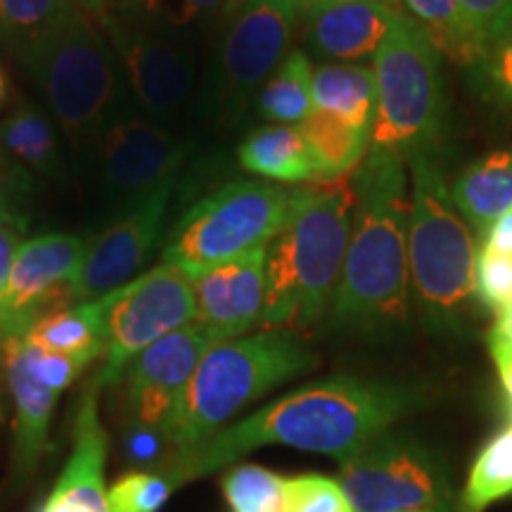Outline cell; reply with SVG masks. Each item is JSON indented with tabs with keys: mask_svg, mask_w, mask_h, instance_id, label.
I'll return each mask as SVG.
<instances>
[{
	"mask_svg": "<svg viewBox=\"0 0 512 512\" xmlns=\"http://www.w3.org/2000/svg\"><path fill=\"white\" fill-rule=\"evenodd\" d=\"M425 392L418 384L366 380L337 375L280 396L233 425L216 432L207 444L176 463H157L155 470L181 486L233 465L261 446H290L306 453L342 458L418 411Z\"/></svg>",
	"mask_w": 512,
	"mask_h": 512,
	"instance_id": "cell-1",
	"label": "cell"
},
{
	"mask_svg": "<svg viewBox=\"0 0 512 512\" xmlns=\"http://www.w3.org/2000/svg\"><path fill=\"white\" fill-rule=\"evenodd\" d=\"M408 164L370 147L356 169V204L328 320L337 330L384 332L408 316Z\"/></svg>",
	"mask_w": 512,
	"mask_h": 512,
	"instance_id": "cell-2",
	"label": "cell"
},
{
	"mask_svg": "<svg viewBox=\"0 0 512 512\" xmlns=\"http://www.w3.org/2000/svg\"><path fill=\"white\" fill-rule=\"evenodd\" d=\"M17 60L76 152L98 155L107 131L131 114L117 55L76 3L19 50Z\"/></svg>",
	"mask_w": 512,
	"mask_h": 512,
	"instance_id": "cell-3",
	"label": "cell"
},
{
	"mask_svg": "<svg viewBox=\"0 0 512 512\" xmlns=\"http://www.w3.org/2000/svg\"><path fill=\"white\" fill-rule=\"evenodd\" d=\"M351 207L342 185L294 190L283 228L266 247L261 328L299 332L328 318L349 247Z\"/></svg>",
	"mask_w": 512,
	"mask_h": 512,
	"instance_id": "cell-4",
	"label": "cell"
},
{
	"mask_svg": "<svg viewBox=\"0 0 512 512\" xmlns=\"http://www.w3.org/2000/svg\"><path fill=\"white\" fill-rule=\"evenodd\" d=\"M316 366V354L292 330H261L219 342L204 354L185 389L159 463L188 458L249 403Z\"/></svg>",
	"mask_w": 512,
	"mask_h": 512,
	"instance_id": "cell-5",
	"label": "cell"
},
{
	"mask_svg": "<svg viewBox=\"0 0 512 512\" xmlns=\"http://www.w3.org/2000/svg\"><path fill=\"white\" fill-rule=\"evenodd\" d=\"M408 278L432 332L463 330L475 297L477 245L451 197L441 152L408 159Z\"/></svg>",
	"mask_w": 512,
	"mask_h": 512,
	"instance_id": "cell-6",
	"label": "cell"
},
{
	"mask_svg": "<svg viewBox=\"0 0 512 512\" xmlns=\"http://www.w3.org/2000/svg\"><path fill=\"white\" fill-rule=\"evenodd\" d=\"M375 114L370 147L403 162L441 152L448 133V95L441 55L413 19L399 12L373 57Z\"/></svg>",
	"mask_w": 512,
	"mask_h": 512,
	"instance_id": "cell-7",
	"label": "cell"
},
{
	"mask_svg": "<svg viewBox=\"0 0 512 512\" xmlns=\"http://www.w3.org/2000/svg\"><path fill=\"white\" fill-rule=\"evenodd\" d=\"M294 190L266 181H233L192 207L166 242L162 264L195 283L211 268L266 247L283 228Z\"/></svg>",
	"mask_w": 512,
	"mask_h": 512,
	"instance_id": "cell-8",
	"label": "cell"
},
{
	"mask_svg": "<svg viewBox=\"0 0 512 512\" xmlns=\"http://www.w3.org/2000/svg\"><path fill=\"white\" fill-rule=\"evenodd\" d=\"M337 482L356 512H458V496L441 458L422 441L394 430L339 460Z\"/></svg>",
	"mask_w": 512,
	"mask_h": 512,
	"instance_id": "cell-9",
	"label": "cell"
},
{
	"mask_svg": "<svg viewBox=\"0 0 512 512\" xmlns=\"http://www.w3.org/2000/svg\"><path fill=\"white\" fill-rule=\"evenodd\" d=\"M197 320L195 283L178 268L159 264L107 294L105 351L93 377L105 389L121 380L128 363L157 339Z\"/></svg>",
	"mask_w": 512,
	"mask_h": 512,
	"instance_id": "cell-10",
	"label": "cell"
},
{
	"mask_svg": "<svg viewBox=\"0 0 512 512\" xmlns=\"http://www.w3.org/2000/svg\"><path fill=\"white\" fill-rule=\"evenodd\" d=\"M219 342L223 339L216 332L195 320L140 351L121 375V411L128 430L150 434L159 444V451H164V441L192 375L204 354Z\"/></svg>",
	"mask_w": 512,
	"mask_h": 512,
	"instance_id": "cell-11",
	"label": "cell"
},
{
	"mask_svg": "<svg viewBox=\"0 0 512 512\" xmlns=\"http://www.w3.org/2000/svg\"><path fill=\"white\" fill-rule=\"evenodd\" d=\"M299 19L302 0H252L228 19L216 62V98L223 112H240L278 69L290 53Z\"/></svg>",
	"mask_w": 512,
	"mask_h": 512,
	"instance_id": "cell-12",
	"label": "cell"
},
{
	"mask_svg": "<svg viewBox=\"0 0 512 512\" xmlns=\"http://www.w3.org/2000/svg\"><path fill=\"white\" fill-rule=\"evenodd\" d=\"M98 22L140 110L152 117L181 110L195 83V53L188 38L136 27L112 10Z\"/></svg>",
	"mask_w": 512,
	"mask_h": 512,
	"instance_id": "cell-13",
	"label": "cell"
},
{
	"mask_svg": "<svg viewBox=\"0 0 512 512\" xmlns=\"http://www.w3.org/2000/svg\"><path fill=\"white\" fill-rule=\"evenodd\" d=\"M171 190L174 181L164 183L86 247L79 271L64 292L67 302H95L131 283L162 235Z\"/></svg>",
	"mask_w": 512,
	"mask_h": 512,
	"instance_id": "cell-14",
	"label": "cell"
},
{
	"mask_svg": "<svg viewBox=\"0 0 512 512\" xmlns=\"http://www.w3.org/2000/svg\"><path fill=\"white\" fill-rule=\"evenodd\" d=\"M188 152V140L133 112L126 114L107 131L98 150L102 190L114 202H143L164 183L176 181Z\"/></svg>",
	"mask_w": 512,
	"mask_h": 512,
	"instance_id": "cell-15",
	"label": "cell"
},
{
	"mask_svg": "<svg viewBox=\"0 0 512 512\" xmlns=\"http://www.w3.org/2000/svg\"><path fill=\"white\" fill-rule=\"evenodd\" d=\"M86 247V238L76 233H46L24 240L15 254L8 292L0 304V335L5 339L24 335L55 294L64 299Z\"/></svg>",
	"mask_w": 512,
	"mask_h": 512,
	"instance_id": "cell-16",
	"label": "cell"
},
{
	"mask_svg": "<svg viewBox=\"0 0 512 512\" xmlns=\"http://www.w3.org/2000/svg\"><path fill=\"white\" fill-rule=\"evenodd\" d=\"M72 451L36 512H110L105 467L110 437L100 418V387L88 382L74 418Z\"/></svg>",
	"mask_w": 512,
	"mask_h": 512,
	"instance_id": "cell-17",
	"label": "cell"
},
{
	"mask_svg": "<svg viewBox=\"0 0 512 512\" xmlns=\"http://www.w3.org/2000/svg\"><path fill=\"white\" fill-rule=\"evenodd\" d=\"M266 247H256L195 280L197 323L207 325L223 342L245 337L261 325L266 309Z\"/></svg>",
	"mask_w": 512,
	"mask_h": 512,
	"instance_id": "cell-18",
	"label": "cell"
},
{
	"mask_svg": "<svg viewBox=\"0 0 512 512\" xmlns=\"http://www.w3.org/2000/svg\"><path fill=\"white\" fill-rule=\"evenodd\" d=\"M399 12L368 0L304 5L299 22L304 24L306 55L323 64L373 60Z\"/></svg>",
	"mask_w": 512,
	"mask_h": 512,
	"instance_id": "cell-19",
	"label": "cell"
},
{
	"mask_svg": "<svg viewBox=\"0 0 512 512\" xmlns=\"http://www.w3.org/2000/svg\"><path fill=\"white\" fill-rule=\"evenodd\" d=\"M5 368H8V384L12 401H15V463H12V479L24 484L34 475L46 453L50 418L57 406L60 394L43 387L29 375L24 366L19 337L5 339Z\"/></svg>",
	"mask_w": 512,
	"mask_h": 512,
	"instance_id": "cell-20",
	"label": "cell"
},
{
	"mask_svg": "<svg viewBox=\"0 0 512 512\" xmlns=\"http://www.w3.org/2000/svg\"><path fill=\"white\" fill-rule=\"evenodd\" d=\"M451 197L467 226L484 233L512 207V147L494 150L467 164L453 178Z\"/></svg>",
	"mask_w": 512,
	"mask_h": 512,
	"instance_id": "cell-21",
	"label": "cell"
},
{
	"mask_svg": "<svg viewBox=\"0 0 512 512\" xmlns=\"http://www.w3.org/2000/svg\"><path fill=\"white\" fill-rule=\"evenodd\" d=\"M238 159L242 169L283 185L316 183V164L297 126L273 124L242 140Z\"/></svg>",
	"mask_w": 512,
	"mask_h": 512,
	"instance_id": "cell-22",
	"label": "cell"
},
{
	"mask_svg": "<svg viewBox=\"0 0 512 512\" xmlns=\"http://www.w3.org/2000/svg\"><path fill=\"white\" fill-rule=\"evenodd\" d=\"M316 164V183L330 185L354 174L370 152L373 128L351 126L328 112L313 110L297 126Z\"/></svg>",
	"mask_w": 512,
	"mask_h": 512,
	"instance_id": "cell-23",
	"label": "cell"
},
{
	"mask_svg": "<svg viewBox=\"0 0 512 512\" xmlns=\"http://www.w3.org/2000/svg\"><path fill=\"white\" fill-rule=\"evenodd\" d=\"M313 110L328 112L351 126L373 128L375 74L361 62H328L313 67Z\"/></svg>",
	"mask_w": 512,
	"mask_h": 512,
	"instance_id": "cell-24",
	"label": "cell"
},
{
	"mask_svg": "<svg viewBox=\"0 0 512 512\" xmlns=\"http://www.w3.org/2000/svg\"><path fill=\"white\" fill-rule=\"evenodd\" d=\"M105 309L107 294L95 302H83L36 318V323L19 337L38 349L93 363L105 351Z\"/></svg>",
	"mask_w": 512,
	"mask_h": 512,
	"instance_id": "cell-25",
	"label": "cell"
},
{
	"mask_svg": "<svg viewBox=\"0 0 512 512\" xmlns=\"http://www.w3.org/2000/svg\"><path fill=\"white\" fill-rule=\"evenodd\" d=\"M0 150L19 166L46 178H62L67 171L53 121L34 102L22 100L0 121Z\"/></svg>",
	"mask_w": 512,
	"mask_h": 512,
	"instance_id": "cell-26",
	"label": "cell"
},
{
	"mask_svg": "<svg viewBox=\"0 0 512 512\" xmlns=\"http://www.w3.org/2000/svg\"><path fill=\"white\" fill-rule=\"evenodd\" d=\"M399 8L425 31L441 57L463 69H470L477 62L479 46L458 0H399Z\"/></svg>",
	"mask_w": 512,
	"mask_h": 512,
	"instance_id": "cell-27",
	"label": "cell"
},
{
	"mask_svg": "<svg viewBox=\"0 0 512 512\" xmlns=\"http://www.w3.org/2000/svg\"><path fill=\"white\" fill-rule=\"evenodd\" d=\"M311 76V57L304 50H290L259 93L256 107L261 117L273 124H302L313 112Z\"/></svg>",
	"mask_w": 512,
	"mask_h": 512,
	"instance_id": "cell-28",
	"label": "cell"
},
{
	"mask_svg": "<svg viewBox=\"0 0 512 512\" xmlns=\"http://www.w3.org/2000/svg\"><path fill=\"white\" fill-rule=\"evenodd\" d=\"M512 496V422L477 453L458 496V512H484Z\"/></svg>",
	"mask_w": 512,
	"mask_h": 512,
	"instance_id": "cell-29",
	"label": "cell"
},
{
	"mask_svg": "<svg viewBox=\"0 0 512 512\" xmlns=\"http://www.w3.org/2000/svg\"><path fill=\"white\" fill-rule=\"evenodd\" d=\"M226 0H117L112 12L136 27L185 36L204 19L223 12Z\"/></svg>",
	"mask_w": 512,
	"mask_h": 512,
	"instance_id": "cell-30",
	"label": "cell"
},
{
	"mask_svg": "<svg viewBox=\"0 0 512 512\" xmlns=\"http://www.w3.org/2000/svg\"><path fill=\"white\" fill-rule=\"evenodd\" d=\"M221 489L233 512H285L287 479L264 465L230 467Z\"/></svg>",
	"mask_w": 512,
	"mask_h": 512,
	"instance_id": "cell-31",
	"label": "cell"
},
{
	"mask_svg": "<svg viewBox=\"0 0 512 512\" xmlns=\"http://www.w3.org/2000/svg\"><path fill=\"white\" fill-rule=\"evenodd\" d=\"M467 72L472 76L475 91L489 105L512 112V19L486 43Z\"/></svg>",
	"mask_w": 512,
	"mask_h": 512,
	"instance_id": "cell-32",
	"label": "cell"
},
{
	"mask_svg": "<svg viewBox=\"0 0 512 512\" xmlns=\"http://www.w3.org/2000/svg\"><path fill=\"white\" fill-rule=\"evenodd\" d=\"M74 0H0V46L19 53Z\"/></svg>",
	"mask_w": 512,
	"mask_h": 512,
	"instance_id": "cell-33",
	"label": "cell"
},
{
	"mask_svg": "<svg viewBox=\"0 0 512 512\" xmlns=\"http://www.w3.org/2000/svg\"><path fill=\"white\" fill-rule=\"evenodd\" d=\"M174 491L176 486L169 482V477L150 467L121 475L107 489V503L110 512H159Z\"/></svg>",
	"mask_w": 512,
	"mask_h": 512,
	"instance_id": "cell-34",
	"label": "cell"
},
{
	"mask_svg": "<svg viewBox=\"0 0 512 512\" xmlns=\"http://www.w3.org/2000/svg\"><path fill=\"white\" fill-rule=\"evenodd\" d=\"M285 512H356L337 479L297 475L287 479Z\"/></svg>",
	"mask_w": 512,
	"mask_h": 512,
	"instance_id": "cell-35",
	"label": "cell"
},
{
	"mask_svg": "<svg viewBox=\"0 0 512 512\" xmlns=\"http://www.w3.org/2000/svg\"><path fill=\"white\" fill-rule=\"evenodd\" d=\"M34 178L8 152L0 150V226L27 230Z\"/></svg>",
	"mask_w": 512,
	"mask_h": 512,
	"instance_id": "cell-36",
	"label": "cell"
},
{
	"mask_svg": "<svg viewBox=\"0 0 512 512\" xmlns=\"http://www.w3.org/2000/svg\"><path fill=\"white\" fill-rule=\"evenodd\" d=\"M19 347H22V358L29 375L34 377L36 382H41L43 387L53 389L57 394H62L83 370L91 366V363L83 361V358L38 349L34 344H29L24 337H19Z\"/></svg>",
	"mask_w": 512,
	"mask_h": 512,
	"instance_id": "cell-37",
	"label": "cell"
},
{
	"mask_svg": "<svg viewBox=\"0 0 512 512\" xmlns=\"http://www.w3.org/2000/svg\"><path fill=\"white\" fill-rule=\"evenodd\" d=\"M475 294L491 311L512 304V254H496L489 249L477 254Z\"/></svg>",
	"mask_w": 512,
	"mask_h": 512,
	"instance_id": "cell-38",
	"label": "cell"
},
{
	"mask_svg": "<svg viewBox=\"0 0 512 512\" xmlns=\"http://www.w3.org/2000/svg\"><path fill=\"white\" fill-rule=\"evenodd\" d=\"M479 53L512 19V0H458Z\"/></svg>",
	"mask_w": 512,
	"mask_h": 512,
	"instance_id": "cell-39",
	"label": "cell"
},
{
	"mask_svg": "<svg viewBox=\"0 0 512 512\" xmlns=\"http://www.w3.org/2000/svg\"><path fill=\"white\" fill-rule=\"evenodd\" d=\"M24 245V230L12 226H0V304H3L5 292H8L12 264L15 254Z\"/></svg>",
	"mask_w": 512,
	"mask_h": 512,
	"instance_id": "cell-40",
	"label": "cell"
},
{
	"mask_svg": "<svg viewBox=\"0 0 512 512\" xmlns=\"http://www.w3.org/2000/svg\"><path fill=\"white\" fill-rule=\"evenodd\" d=\"M496 254H512V207L484 230V247Z\"/></svg>",
	"mask_w": 512,
	"mask_h": 512,
	"instance_id": "cell-41",
	"label": "cell"
},
{
	"mask_svg": "<svg viewBox=\"0 0 512 512\" xmlns=\"http://www.w3.org/2000/svg\"><path fill=\"white\" fill-rule=\"evenodd\" d=\"M486 342H489V349H512V304L496 311L494 325L486 332Z\"/></svg>",
	"mask_w": 512,
	"mask_h": 512,
	"instance_id": "cell-42",
	"label": "cell"
},
{
	"mask_svg": "<svg viewBox=\"0 0 512 512\" xmlns=\"http://www.w3.org/2000/svg\"><path fill=\"white\" fill-rule=\"evenodd\" d=\"M491 361L498 370V377H501V387L505 392V399H508L510 408H512V349H498L491 347L489 349Z\"/></svg>",
	"mask_w": 512,
	"mask_h": 512,
	"instance_id": "cell-43",
	"label": "cell"
},
{
	"mask_svg": "<svg viewBox=\"0 0 512 512\" xmlns=\"http://www.w3.org/2000/svg\"><path fill=\"white\" fill-rule=\"evenodd\" d=\"M79 8L86 12V15H93L95 19H100L102 15H107L114 8V3L117 0H74Z\"/></svg>",
	"mask_w": 512,
	"mask_h": 512,
	"instance_id": "cell-44",
	"label": "cell"
},
{
	"mask_svg": "<svg viewBox=\"0 0 512 512\" xmlns=\"http://www.w3.org/2000/svg\"><path fill=\"white\" fill-rule=\"evenodd\" d=\"M313 3H354V0H302V8L304 5H313ZM368 3H384V5H392V8H399V0H368Z\"/></svg>",
	"mask_w": 512,
	"mask_h": 512,
	"instance_id": "cell-45",
	"label": "cell"
},
{
	"mask_svg": "<svg viewBox=\"0 0 512 512\" xmlns=\"http://www.w3.org/2000/svg\"><path fill=\"white\" fill-rule=\"evenodd\" d=\"M247 3H252V0H226V5H223V17L230 19L235 12H240L242 8H245Z\"/></svg>",
	"mask_w": 512,
	"mask_h": 512,
	"instance_id": "cell-46",
	"label": "cell"
},
{
	"mask_svg": "<svg viewBox=\"0 0 512 512\" xmlns=\"http://www.w3.org/2000/svg\"><path fill=\"white\" fill-rule=\"evenodd\" d=\"M8 93H10V83H8V76H5L3 69H0V110L5 107V102H8Z\"/></svg>",
	"mask_w": 512,
	"mask_h": 512,
	"instance_id": "cell-47",
	"label": "cell"
},
{
	"mask_svg": "<svg viewBox=\"0 0 512 512\" xmlns=\"http://www.w3.org/2000/svg\"><path fill=\"white\" fill-rule=\"evenodd\" d=\"M399 512H437V510H430V508H413V510H399Z\"/></svg>",
	"mask_w": 512,
	"mask_h": 512,
	"instance_id": "cell-48",
	"label": "cell"
}]
</instances>
